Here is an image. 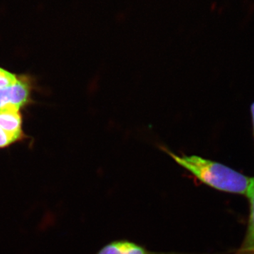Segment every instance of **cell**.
<instances>
[{
	"label": "cell",
	"instance_id": "277c9868",
	"mask_svg": "<svg viewBox=\"0 0 254 254\" xmlns=\"http://www.w3.org/2000/svg\"><path fill=\"white\" fill-rule=\"evenodd\" d=\"M95 254H181L174 252H156L148 250L136 242L127 240L113 241Z\"/></svg>",
	"mask_w": 254,
	"mask_h": 254
},
{
	"label": "cell",
	"instance_id": "ba28073f",
	"mask_svg": "<svg viewBox=\"0 0 254 254\" xmlns=\"http://www.w3.org/2000/svg\"><path fill=\"white\" fill-rule=\"evenodd\" d=\"M251 110H252V121H253V126H254V103L252 104V107H251Z\"/></svg>",
	"mask_w": 254,
	"mask_h": 254
},
{
	"label": "cell",
	"instance_id": "6da1fadb",
	"mask_svg": "<svg viewBox=\"0 0 254 254\" xmlns=\"http://www.w3.org/2000/svg\"><path fill=\"white\" fill-rule=\"evenodd\" d=\"M160 148L196 180L215 190L247 196L252 177L235 171L223 164L198 155H177L165 146Z\"/></svg>",
	"mask_w": 254,
	"mask_h": 254
},
{
	"label": "cell",
	"instance_id": "52a82bcc",
	"mask_svg": "<svg viewBox=\"0 0 254 254\" xmlns=\"http://www.w3.org/2000/svg\"><path fill=\"white\" fill-rule=\"evenodd\" d=\"M16 143H18V141L15 138L0 128V149L8 148Z\"/></svg>",
	"mask_w": 254,
	"mask_h": 254
},
{
	"label": "cell",
	"instance_id": "9c48e42d",
	"mask_svg": "<svg viewBox=\"0 0 254 254\" xmlns=\"http://www.w3.org/2000/svg\"><path fill=\"white\" fill-rule=\"evenodd\" d=\"M254 252H253V253H254Z\"/></svg>",
	"mask_w": 254,
	"mask_h": 254
},
{
	"label": "cell",
	"instance_id": "8992f818",
	"mask_svg": "<svg viewBox=\"0 0 254 254\" xmlns=\"http://www.w3.org/2000/svg\"><path fill=\"white\" fill-rule=\"evenodd\" d=\"M20 75L14 74L0 67V88L11 86L17 82Z\"/></svg>",
	"mask_w": 254,
	"mask_h": 254
},
{
	"label": "cell",
	"instance_id": "7a4b0ae2",
	"mask_svg": "<svg viewBox=\"0 0 254 254\" xmlns=\"http://www.w3.org/2000/svg\"><path fill=\"white\" fill-rule=\"evenodd\" d=\"M33 91V79L27 75H20L16 83L0 88V110L13 107L21 110L31 104Z\"/></svg>",
	"mask_w": 254,
	"mask_h": 254
},
{
	"label": "cell",
	"instance_id": "5b68a950",
	"mask_svg": "<svg viewBox=\"0 0 254 254\" xmlns=\"http://www.w3.org/2000/svg\"><path fill=\"white\" fill-rule=\"evenodd\" d=\"M247 196L250 202V215L249 219L248 230L243 245L238 254L253 253L254 251V177H252V183L249 189Z\"/></svg>",
	"mask_w": 254,
	"mask_h": 254
},
{
	"label": "cell",
	"instance_id": "3957f363",
	"mask_svg": "<svg viewBox=\"0 0 254 254\" xmlns=\"http://www.w3.org/2000/svg\"><path fill=\"white\" fill-rule=\"evenodd\" d=\"M0 128L18 142L28 138L23 129V116L21 110L13 107L0 110Z\"/></svg>",
	"mask_w": 254,
	"mask_h": 254
}]
</instances>
